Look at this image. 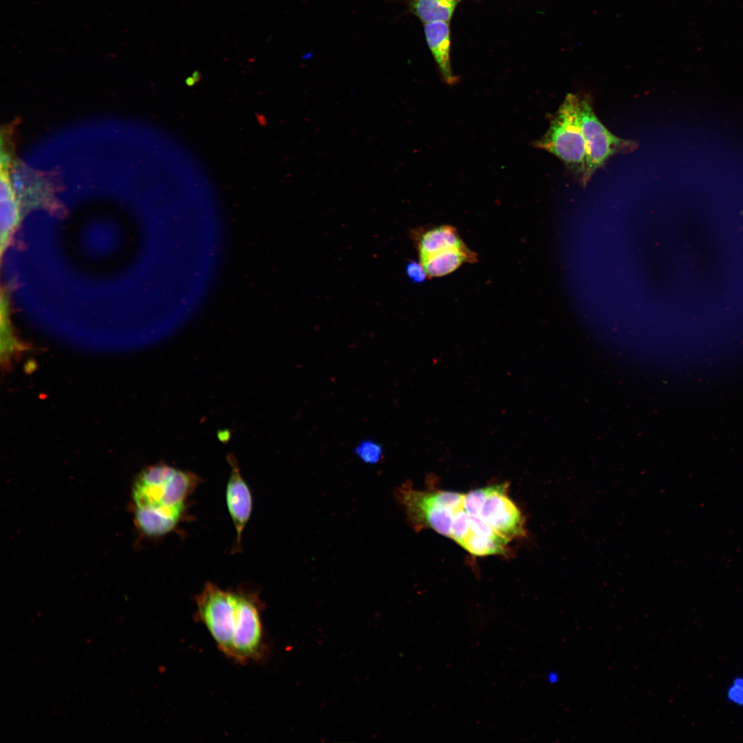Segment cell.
<instances>
[{
	"label": "cell",
	"mask_w": 743,
	"mask_h": 743,
	"mask_svg": "<svg viewBox=\"0 0 743 743\" xmlns=\"http://www.w3.org/2000/svg\"><path fill=\"white\" fill-rule=\"evenodd\" d=\"M23 345L16 338L9 316L8 296L6 288L1 292V359L6 366L16 354L23 350Z\"/></svg>",
	"instance_id": "cell-12"
},
{
	"label": "cell",
	"mask_w": 743,
	"mask_h": 743,
	"mask_svg": "<svg viewBox=\"0 0 743 743\" xmlns=\"http://www.w3.org/2000/svg\"><path fill=\"white\" fill-rule=\"evenodd\" d=\"M466 246L457 229L451 226H435L422 232L418 238L420 260L454 248Z\"/></svg>",
	"instance_id": "cell-10"
},
{
	"label": "cell",
	"mask_w": 743,
	"mask_h": 743,
	"mask_svg": "<svg viewBox=\"0 0 743 743\" xmlns=\"http://www.w3.org/2000/svg\"><path fill=\"white\" fill-rule=\"evenodd\" d=\"M728 698L733 702L743 706V678H736L728 690Z\"/></svg>",
	"instance_id": "cell-17"
},
{
	"label": "cell",
	"mask_w": 743,
	"mask_h": 743,
	"mask_svg": "<svg viewBox=\"0 0 743 743\" xmlns=\"http://www.w3.org/2000/svg\"><path fill=\"white\" fill-rule=\"evenodd\" d=\"M197 614L219 649L229 657L235 623V592L207 583L196 597Z\"/></svg>",
	"instance_id": "cell-5"
},
{
	"label": "cell",
	"mask_w": 743,
	"mask_h": 743,
	"mask_svg": "<svg viewBox=\"0 0 743 743\" xmlns=\"http://www.w3.org/2000/svg\"><path fill=\"white\" fill-rule=\"evenodd\" d=\"M506 482L484 487V495L476 517L495 532L510 542L526 535L525 518L508 494Z\"/></svg>",
	"instance_id": "cell-6"
},
{
	"label": "cell",
	"mask_w": 743,
	"mask_h": 743,
	"mask_svg": "<svg viewBox=\"0 0 743 743\" xmlns=\"http://www.w3.org/2000/svg\"><path fill=\"white\" fill-rule=\"evenodd\" d=\"M227 460L231 471L226 486V504L236 530L237 546H239L243 531L252 512V500L236 458L229 454Z\"/></svg>",
	"instance_id": "cell-7"
},
{
	"label": "cell",
	"mask_w": 743,
	"mask_h": 743,
	"mask_svg": "<svg viewBox=\"0 0 743 743\" xmlns=\"http://www.w3.org/2000/svg\"><path fill=\"white\" fill-rule=\"evenodd\" d=\"M548 678L550 682H556L558 679V676L557 674L550 673Z\"/></svg>",
	"instance_id": "cell-18"
},
{
	"label": "cell",
	"mask_w": 743,
	"mask_h": 743,
	"mask_svg": "<svg viewBox=\"0 0 743 743\" xmlns=\"http://www.w3.org/2000/svg\"><path fill=\"white\" fill-rule=\"evenodd\" d=\"M356 455L363 462L375 464L380 461L383 450L380 445L372 440H363L360 442L354 450Z\"/></svg>",
	"instance_id": "cell-15"
},
{
	"label": "cell",
	"mask_w": 743,
	"mask_h": 743,
	"mask_svg": "<svg viewBox=\"0 0 743 743\" xmlns=\"http://www.w3.org/2000/svg\"><path fill=\"white\" fill-rule=\"evenodd\" d=\"M464 493L436 488L418 490L406 483L395 493L408 522L416 531L431 529L450 538L454 515Z\"/></svg>",
	"instance_id": "cell-1"
},
{
	"label": "cell",
	"mask_w": 743,
	"mask_h": 743,
	"mask_svg": "<svg viewBox=\"0 0 743 743\" xmlns=\"http://www.w3.org/2000/svg\"><path fill=\"white\" fill-rule=\"evenodd\" d=\"M235 605L229 658L241 664L261 660L266 649L259 605L252 596L235 592Z\"/></svg>",
	"instance_id": "cell-4"
},
{
	"label": "cell",
	"mask_w": 743,
	"mask_h": 743,
	"mask_svg": "<svg viewBox=\"0 0 743 743\" xmlns=\"http://www.w3.org/2000/svg\"><path fill=\"white\" fill-rule=\"evenodd\" d=\"M577 94H567L552 117L546 133L535 147L557 156L581 184L586 167L587 151L577 115Z\"/></svg>",
	"instance_id": "cell-2"
},
{
	"label": "cell",
	"mask_w": 743,
	"mask_h": 743,
	"mask_svg": "<svg viewBox=\"0 0 743 743\" xmlns=\"http://www.w3.org/2000/svg\"><path fill=\"white\" fill-rule=\"evenodd\" d=\"M136 519L142 532L150 536H160L169 532L180 521V519L153 510L140 508H136Z\"/></svg>",
	"instance_id": "cell-13"
},
{
	"label": "cell",
	"mask_w": 743,
	"mask_h": 743,
	"mask_svg": "<svg viewBox=\"0 0 743 743\" xmlns=\"http://www.w3.org/2000/svg\"><path fill=\"white\" fill-rule=\"evenodd\" d=\"M577 115L587 151L585 172L581 182L585 186L594 172L616 154L632 152L637 142L621 138L597 118L589 94H577Z\"/></svg>",
	"instance_id": "cell-3"
},
{
	"label": "cell",
	"mask_w": 743,
	"mask_h": 743,
	"mask_svg": "<svg viewBox=\"0 0 743 743\" xmlns=\"http://www.w3.org/2000/svg\"><path fill=\"white\" fill-rule=\"evenodd\" d=\"M424 30L427 45L442 78L446 83L453 84L457 78L451 67L450 22L424 23Z\"/></svg>",
	"instance_id": "cell-8"
},
{
	"label": "cell",
	"mask_w": 743,
	"mask_h": 743,
	"mask_svg": "<svg viewBox=\"0 0 743 743\" xmlns=\"http://www.w3.org/2000/svg\"><path fill=\"white\" fill-rule=\"evenodd\" d=\"M463 1L409 0V10L423 23L450 22L456 8Z\"/></svg>",
	"instance_id": "cell-11"
},
{
	"label": "cell",
	"mask_w": 743,
	"mask_h": 743,
	"mask_svg": "<svg viewBox=\"0 0 743 743\" xmlns=\"http://www.w3.org/2000/svg\"><path fill=\"white\" fill-rule=\"evenodd\" d=\"M22 211L15 194L1 201V254L6 250L10 238L19 226Z\"/></svg>",
	"instance_id": "cell-14"
},
{
	"label": "cell",
	"mask_w": 743,
	"mask_h": 743,
	"mask_svg": "<svg viewBox=\"0 0 743 743\" xmlns=\"http://www.w3.org/2000/svg\"><path fill=\"white\" fill-rule=\"evenodd\" d=\"M477 261V254L466 246L434 254L420 260V262L424 266L427 277L432 278L447 275L464 263H472Z\"/></svg>",
	"instance_id": "cell-9"
},
{
	"label": "cell",
	"mask_w": 743,
	"mask_h": 743,
	"mask_svg": "<svg viewBox=\"0 0 743 743\" xmlns=\"http://www.w3.org/2000/svg\"><path fill=\"white\" fill-rule=\"evenodd\" d=\"M407 274L408 277L416 283H420L428 277L424 266L422 263L411 261L407 266Z\"/></svg>",
	"instance_id": "cell-16"
}]
</instances>
